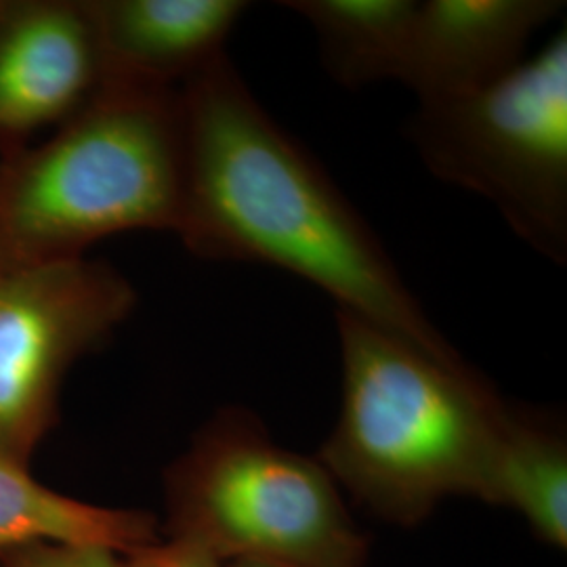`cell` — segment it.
<instances>
[{
  "instance_id": "cell-1",
  "label": "cell",
  "mask_w": 567,
  "mask_h": 567,
  "mask_svg": "<svg viewBox=\"0 0 567 567\" xmlns=\"http://www.w3.org/2000/svg\"><path fill=\"white\" fill-rule=\"evenodd\" d=\"M185 203L179 238L208 261L261 264L316 284L426 353L463 362L426 318L385 246L324 166L274 121L227 58L182 86Z\"/></svg>"
},
{
  "instance_id": "cell-2",
  "label": "cell",
  "mask_w": 567,
  "mask_h": 567,
  "mask_svg": "<svg viewBox=\"0 0 567 567\" xmlns=\"http://www.w3.org/2000/svg\"><path fill=\"white\" fill-rule=\"evenodd\" d=\"M343 400L318 461L377 517L416 526L450 496L487 503L508 404L447 362L337 309Z\"/></svg>"
},
{
  "instance_id": "cell-3",
  "label": "cell",
  "mask_w": 567,
  "mask_h": 567,
  "mask_svg": "<svg viewBox=\"0 0 567 567\" xmlns=\"http://www.w3.org/2000/svg\"><path fill=\"white\" fill-rule=\"evenodd\" d=\"M182 89L102 82L51 140L0 158V267L84 257L124 231L179 234Z\"/></svg>"
},
{
  "instance_id": "cell-4",
  "label": "cell",
  "mask_w": 567,
  "mask_h": 567,
  "mask_svg": "<svg viewBox=\"0 0 567 567\" xmlns=\"http://www.w3.org/2000/svg\"><path fill=\"white\" fill-rule=\"evenodd\" d=\"M166 536L219 561L364 567L368 540L318 458L278 446L257 414L225 408L166 468Z\"/></svg>"
},
{
  "instance_id": "cell-5",
  "label": "cell",
  "mask_w": 567,
  "mask_h": 567,
  "mask_svg": "<svg viewBox=\"0 0 567 567\" xmlns=\"http://www.w3.org/2000/svg\"><path fill=\"white\" fill-rule=\"evenodd\" d=\"M408 137L437 179L482 196L527 246L566 264V30L484 91L421 105Z\"/></svg>"
},
{
  "instance_id": "cell-6",
  "label": "cell",
  "mask_w": 567,
  "mask_h": 567,
  "mask_svg": "<svg viewBox=\"0 0 567 567\" xmlns=\"http://www.w3.org/2000/svg\"><path fill=\"white\" fill-rule=\"evenodd\" d=\"M118 269L86 257L0 267V454L30 468L72 365L133 313Z\"/></svg>"
},
{
  "instance_id": "cell-7",
  "label": "cell",
  "mask_w": 567,
  "mask_h": 567,
  "mask_svg": "<svg viewBox=\"0 0 567 567\" xmlns=\"http://www.w3.org/2000/svg\"><path fill=\"white\" fill-rule=\"evenodd\" d=\"M102 53L84 2H0V152L76 114L102 86Z\"/></svg>"
},
{
  "instance_id": "cell-8",
  "label": "cell",
  "mask_w": 567,
  "mask_h": 567,
  "mask_svg": "<svg viewBox=\"0 0 567 567\" xmlns=\"http://www.w3.org/2000/svg\"><path fill=\"white\" fill-rule=\"evenodd\" d=\"M564 7L559 0L419 2L400 82L421 105L480 93L526 61L532 37Z\"/></svg>"
},
{
  "instance_id": "cell-9",
  "label": "cell",
  "mask_w": 567,
  "mask_h": 567,
  "mask_svg": "<svg viewBox=\"0 0 567 567\" xmlns=\"http://www.w3.org/2000/svg\"><path fill=\"white\" fill-rule=\"evenodd\" d=\"M243 0H86L103 82L182 89L225 53Z\"/></svg>"
},
{
  "instance_id": "cell-10",
  "label": "cell",
  "mask_w": 567,
  "mask_h": 567,
  "mask_svg": "<svg viewBox=\"0 0 567 567\" xmlns=\"http://www.w3.org/2000/svg\"><path fill=\"white\" fill-rule=\"evenodd\" d=\"M161 540L145 511L97 507L42 486L30 468L0 454V555L30 543L102 547L118 555Z\"/></svg>"
},
{
  "instance_id": "cell-11",
  "label": "cell",
  "mask_w": 567,
  "mask_h": 567,
  "mask_svg": "<svg viewBox=\"0 0 567 567\" xmlns=\"http://www.w3.org/2000/svg\"><path fill=\"white\" fill-rule=\"evenodd\" d=\"M313 30L328 76L344 89L400 81L419 2L288 0L280 2Z\"/></svg>"
},
{
  "instance_id": "cell-12",
  "label": "cell",
  "mask_w": 567,
  "mask_h": 567,
  "mask_svg": "<svg viewBox=\"0 0 567 567\" xmlns=\"http://www.w3.org/2000/svg\"><path fill=\"white\" fill-rule=\"evenodd\" d=\"M487 503L515 508L540 540L566 548L567 444L559 423L508 405Z\"/></svg>"
},
{
  "instance_id": "cell-13",
  "label": "cell",
  "mask_w": 567,
  "mask_h": 567,
  "mask_svg": "<svg viewBox=\"0 0 567 567\" xmlns=\"http://www.w3.org/2000/svg\"><path fill=\"white\" fill-rule=\"evenodd\" d=\"M0 567H122L114 550L61 543H30L0 555Z\"/></svg>"
},
{
  "instance_id": "cell-14",
  "label": "cell",
  "mask_w": 567,
  "mask_h": 567,
  "mask_svg": "<svg viewBox=\"0 0 567 567\" xmlns=\"http://www.w3.org/2000/svg\"><path fill=\"white\" fill-rule=\"evenodd\" d=\"M122 567H224L213 553L182 538L156 540L121 557Z\"/></svg>"
},
{
  "instance_id": "cell-15",
  "label": "cell",
  "mask_w": 567,
  "mask_h": 567,
  "mask_svg": "<svg viewBox=\"0 0 567 567\" xmlns=\"http://www.w3.org/2000/svg\"><path fill=\"white\" fill-rule=\"evenodd\" d=\"M224 567H282L274 566V564H265V561H246V559H238V561H227Z\"/></svg>"
},
{
  "instance_id": "cell-16",
  "label": "cell",
  "mask_w": 567,
  "mask_h": 567,
  "mask_svg": "<svg viewBox=\"0 0 567 567\" xmlns=\"http://www.w3.org/2000/svg\"><path fill=\"white\" fill-rule=\"evenodd\" d=\"M0 2H2V0H0Z\"/></svg>"
}]
</instances>
